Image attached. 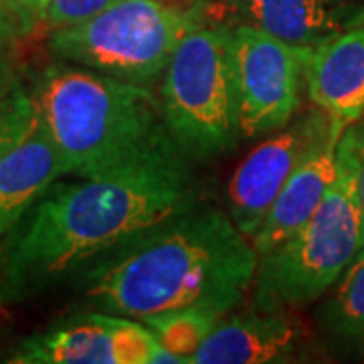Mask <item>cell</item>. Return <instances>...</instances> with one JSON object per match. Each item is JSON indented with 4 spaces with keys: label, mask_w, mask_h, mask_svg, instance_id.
<instances>
[{
    "label": "cell",
    "mask_w": 364,
    "mask_h": 364,
    "mask_svg": "<svg viewBox=\"0 0 364 364\" xmlns=\"http://www.w3.org/2000/svg\"><path fill=\"white\" fill-rule=\"evenodd\" d=\"M196 205L188 158L55 181L0 239V306L59 286L132 237Z\"/></svg>",
    "instance_id": "cell-1"
},
{
    "label": "cell",
    "mask_w": 364,
    "mask_h": 364,
    "mask_svg": "<svg viewBox=\"0 0 364 364\" xmlns=\"http://www.w3.org/2000/svg\"><path fill=\"white\" fill-rule=\"evenodd\" d=\"M257 261L229 215L196 205L91 261L75 286L90 310L138 322L188 308L227 314L251 289Z\"/></svg>",
    "instance_id": "cell-2"
},
{
    "label": "cell",
    "mask_w": 364,
    "mask_h": 364,
    "mask_svg": "<svg viewBox=\"0 0 364 364\" xmlns=\"http://www.w3.org/2000/svg\"><path fill=\"white\" fill-rule=\"evenodd\" d=\"M28 91L65 176L91 178L160 158H188L150 87L55 61Z\"/></svg>",
    "instance_id": "cell-3"
},
{
    "label": "cell",
    "mask_w": 364,
    "mask_h": 364,
    "mask_svg": "<svg viewBox=\"0 0 364 364\" xmlns=\"http://www.w3.org/2000/svg\"><path fill=\"white\" fill-rule=\"evenodd\" d=\"M364 245L352 128L338 142V174L320 207L282 245L261 255L253 308L298 310L324 296Z\"/></svg>",
    "instance_id": "cell-4"
},
{
    "label": "cell",
    "mask_w": 364,
    "mask_h": 364,
    "mask_svg": "<svg viewBox=\"0 0 364 364\" xmlns=\"http://www.w3.org/2000/svg\"><path fill=\"white\" fill-rule=\"evenodd\" d=\"M198 25L193 9L170 0H116L83 23L51 31L47 49L55 61L152 87L182 37Z\"/></svg>",
    "instance_id": "cell-5"
},
{
    "label": "cell",
    "mask_w": 364,
    "mask_h": 364,
    "mask_svg": "<svg viewBox=\"0 0 364 364\" xmlns=\"http://www.w3.org/2000/svg\"><path fill=\"white\" fill-rule=\"evenodd\" d=\"M164 124L188 156L233 152L241 138L227 26L186 33L160 77Z\"/></svg>",
    "instance_id": "cell-6"
},
{
    "label": "cell",
    "mask_w": 364,
    "mask_h": 364,
    "mask_svg": "<svg viewBox=\"0 0 364 364\" xmlns=\"http://www.w3.org/2000/svg\"><path fill=\"white\" fill-rule=\"evenodd\" d=\"M229 45L241 138L284 128L301 105L308 55L245 23L229 26Z\"/></svg>",
    "instance_id": "cell-7"
},
{
    "label": "cell",
    "mask_w": 364,
    "mask_h": 364,
    "mask_svg": "<svg viewBox=\"0 0 364 364\" xmlns=\"http://www.w3.org/2000/svg\"><path fill=\"white\" fill-rule=\"evenodd\" d=\"M16 364H184L138 320L87 310L23 340Z\"/></svg>",
    "instance_id": "cell-8"
},
{
    "label": "cell",
    "mask_w": 364,
    "mask_h": 364,
    "mask_svg": "<svg viewBox=\"0 0 364 364\" xmlns=\"http://www.w3.org/2000/svg\"><path fill=\"white\" fill-rule=\"evenodd\" d=\"M332 126L330 117L316 107L267 134V140L255 146L235 168L227 188L229 217L247 239L259 231L273 200L299 160Z\"/></svg>",
    "instance_id": "cell-9"
},
{
    "label": "cell",
    "mask_w": 364,
    "mask_h": 364,
    "mask_svg": "<svg viewBox=\"0 0 364 364\" xmlns=\"http://www.w3.org/2000/svg\"><path fill=\"white\" fill-rule=\"evenodd\" d=\"M301 332L289 310L227 312L198 344L188 364L291 363Z\"/></svg>",
    "instance_id": "cell-10"
},
{
    "label": "cell",
    "mask_w": 364,
    "mask_h": 364,
    "mask_svg": "<svg viewBox=\"0 0 364 364\" xmlns=\"http://www.w3.org/2000/svg\"><path fill=\"white\" fill-rule=\"evenodd\" d=\"M239 23L257 26L301 53L364 25V0H235Z\"/></svg>",
    "instance_id": "cell-11"
},
{
    "label": "cell",
    "mask_w": 364,
    "mask_h": 364,
    "mask_svg": "<svg viewBox=\"0 0 364 364\" xmlns=\"http://www.w3.org/2000/svg\"><path fill=\"white\" fill-rule=\"evenodd\" d=\"M306 91L314 107L346 130L364 117V25L308 53Z\"/></svg>",
    "instance_id": "cell-12"
},
{
    "label": "cell",
    "mask_w": 364,
    "mask_h": 364,
    "mask_svg": "<svg viewBox=\"0 0 364 364\" xmlns=\"http://www.w3.org/2000/svg\"><path fill=\"white\" fill-rule=\"evenodd\" d=\"M342 134L344 132L332 126L289 174L259 231L251 239L257 257L282 245L320 207L338 174V142Z\"/></svg>",
    "instance_id": "cell-13"
},
{
    "label": "cell",
    "mask_w": 364,
    "mask_h": 364,
    "mask_svg": "<svg viewBox=\"0 0 364 364\" xmlns=\"http://www.w3.org/2000/svg\"><path fill=\"white\" fill-rule=\"evenodd\" d=\"M63 176L61 158L35 105L25 130L0 154V239Z\"/></svg>",
    "instance_id": "cell-14"
},
{
    "label": "cell",
    "mask_w": 364,
    "mask_h": 364,
    "mask_svg": "<svg viewBox=\"0 0 364 364\" xmlns=\"http://www.w3.org/2000/svg\"><path fill=\"white\" fill-rule=\"evenodd\" d=\"M316 322L334 338L364 344V245L326 291Z\"/></svg>",
    "instance_id": "cell-15"
},
{
    "label": "cell",
    "mask_w": 364,
    "mask_h": 364,
    "mask_svg": "<svg viewBox=\"0 0 364 364\" xmlns=\"http://www.w3.org/2000/svg\"><path fill=\"white\" fill-rule=\"evenodd\" d=\"M223 316L225 314L210 308H188L178 312L150 316L142 320V324L156 336L164 348L178 354L184 364H188L198 344L205 340V336Z\"/></svg>",
    "instance_id": "cell-16"
},
{
    "label": "cell",
    "mask_w": 364,
    "mask_h": 364,
    "mask_svg": "<svg viewBox=\"0 0 364 364\" xmlns=\"http://www.w3.org/2000/svg\"><path fill=\"white\" fill-rule=\"evenodd\" d=\"M33 107V95L23 83L16 85L4 97H0V154L25 130Z\"/></svg>",
    "instance_id": "cell-17"
},
{
    "label": "cell",
    "mask_w": 364,
    "mask_h": 364,
    "mask_svg": "<svg viewBox=\"0 0 364 364\" xmlns=\"http://www.w3.org/2000/svg\"><path fill=\"white\" fill-rule=\"evenodd\" d=\"M116 0H47L41 14V28L51 33L55 28L77 25L105 11Z\"/></svg>",
    "instance_id": "cell-18"
},
{
    "label": "cell",
    "mask_w": 364,
    "mask_h": 364,
    "mask_svg": "<svg viewBox=\"0 0 364 364\" xmlns=\"http://www.w3.org/2000/svg\"><path fill=\"white\" fill-rule=\"evenodd\" d=\"M0 4L16 18L25 39L41 28V14L47 0H0Z\"/></svg>",
    "instance_id": "cell-19"
},
{
    "label": "cell",
    "mask_w": 364,
    "mask_h": 364,
    "mask_svg": "<svg viewBox=\"0 0 364 364\" xmlns=\"http://www.w3.org/2000/svg\"><path fill=\"white\" fill-rule=\"evenodd\" d=\"M23 39H25V35L16 23V18L0 4V57L14 55L18 43Z\"/></svg>",
    "instance_id": "cell-20"
},
{
    "label": "cell",
    "mask_w": 364,
    "mask_h": 364,
    "mask_svg": "<svg viewBox=\"0 0 364 364\" xmlns=\"http://www.w3.org/2000/svg\"><path fill=\"white\" fill-rule=\"evenodd\" d=\"M352 128V140H354V160H356V182H358V198L363 207L364 219V117L356 122Z\"/></svg>",
    "instance_id": "cell-21"
},
{
    "label": "cell",
    "mask_w": 364,
    "mask_h": 364,
    "mask_svg": "<svg viewBox=\"0 0 364 364\" xmlns=\"http://www.w3.org/2000/svg\"><path fill=\"white\" fill-rule=\"evenodd\" d=\"M16 85H21V75H18L14 55H2L0 57V97L11 93Z\"/></svg>",
    "instance_id": "cell-22"
}]
</instances>
